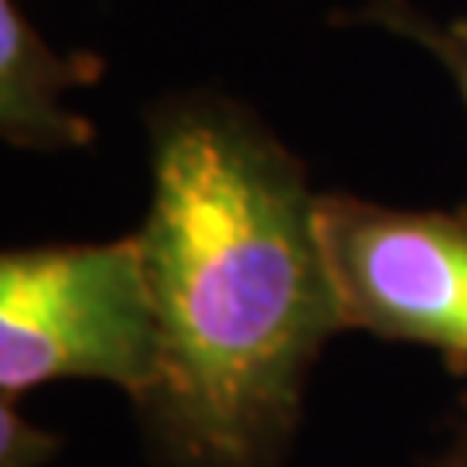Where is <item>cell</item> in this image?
I'll return each instance as SVG.
<instances>
[{"label": "cell", "instance_id": "cell-1", "mask_svg": "<svg viewBox=\"0 0 467 467\" xmlns=\"http://www.w3.org/2000/svg\"><path fill=\"white\" fill-rule=\"evenodd\" d=\"M319 195L245 109L183 98L152 117V202L137 234L164 370L140 409L171 467H276L308 370L343 331Z\"/></svg>", "mask_w": 467, "mask_h": 467}, {"label": "cell", "instance_id": "cell-2", "mask_svg": "<svg viewBox=\"0 0 467 467\" xmlns=\"http://www.w3.org/2000/svg\"><path fill=\"white\" fill-rule=\"evenodd\" d=\"M164 370L140 242L43 245L0 257V389L94 378L152 401Z\"/></svg>", "mask_w": 467, "mask_h": 467}, {"label": "cell", "instance_id": "cell-3", "mask_svg": "<svg viewBox=\"0 0 467 467\" xmlns=\"http://www.w3.org/2000/svg\"><path fill=\"white\" fill-rule=\"evenodd\" d=\"M316 218L343 327L432 347L467 367V207L398 211L319 195Z\"/></svg>", "mask_w": 467, "mask_h": 467}, {"label": "cell", "instance_id": "cell-4", "mask_svg": "<svg viewBox=\"0 0 467 467\" xmlns=\"http://www.w3.org/2000/svg\"><path fill=\"white\" fill-rule=\"evenodd\" d=\"M101 75L98 55H55L12 0H0V133L16 149L58 152L90 140L86 117L58 106V94Z\"/></svg>", "mask_w": 467, "mask_h": 467}, {"label": "cell", "instance_id": "cell-5", "mask_svg": "<svg viewBox=\"0 0 467 467\" xmlns=\"http://www.w3.org/2000/svg\"><path fill=\"white\" fill-rule=\"evenodd\" d=\"M370 20L386 24V27H393V32H401V36H413L417 43H425V47L451 70V78H456L460 94L467 101V24L436 27L432 20L417 16L413 8H405L401 0H378V5L370 8Z\"/></svg>", "mask_w": 467, "mask_h": 467}, {"label": "cell", "instance_id": "cell-6", "mask_svg": "<svg viewBox=\"0 0 467 467\" xmlns=\"http://www.w3.org/2000/svg\"><path fill=\"white\" fill-rule=\"evenodd\" d=\"M55 451V441L43 429H32L5 398L0 409V467H39Z\"/></svg>", "mask_w": 467, "mask_h": 467}, {"label": "cell", "instance_id": "cell-7", "mask_svg": "<svg viewBox=\"0 0 467 467\" xmlns=\"http://www.w3.org/2000/svg\"><path fill=\"white\" fill-rule=\"evenodd\" d=\"M451 467H467V460H456V463H451Z\"/></svg>", "mask_w": 467, "mask_h": 467}]
</instances>
